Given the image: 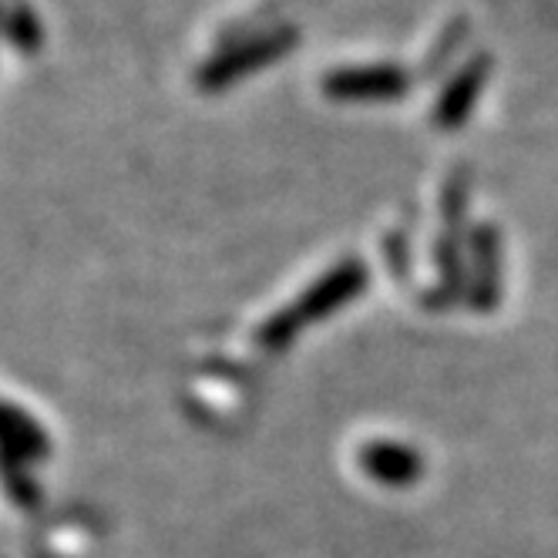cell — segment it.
<instances>
[{"mask_svg": "<svg viewBox=\"0 0 558 558\" xmlns=\"http://www.w3.org/2000/svg\"><path fill=\"white\" fill-rule=\"evenodd\" d=\"M290 48H293L290 27H269L259 34H246L243 41H239V37H226L219 54H213L203 68H198V85L203 88H226V85L239 82V77L253 74L259 64L287 54Z\"/></svg>", "mask_w": 558, "mask_h": 558, "instance_id": "1", "label": "cell"}, {"mask_svg": "<svg viewBox=\"0 0 558 558\" xmlns=\"http://www.w3.org/2000/svg\"><path fill=\"white\" fill-rule=\"evenodd\" d=\"M320 92L333 101H393L408 92V71L387 61L337 64L320 77Z\"/></svg>", "mask_w": 558, "mask_h": 558, "instance_id": "2", "label": "cell"}, {"mask_svg": "<svg viewBox=\"0 0 558 558\" xmlns=\"http://www.w3.org/2000/svg\"><path fill=\"white\" fill-rule=\"evenodd\" d=\"M488 82V58L474 54L468 61H461L454 68V74L448 77V82L441 85V95L434 98L430 105V125L434 129H445V132H454L464 125L468 111L474 108L477 101V92H482V85Z\"/></svg>", "mask_w": 558, "mask_h": 558, "instance_id": "3", "label": "cell"}, {"mask_svg": "<svg viewBox=\"0 0 558 558\" xmlns=\"http://www.w3.org/2000/svg\"><path fill=\"white\" fill-rule=\"evenodd\" d=\"M8 37H11V45L24 54L37 51V45H41V27H37L34 21V11L31 8H11L8 14Z\"/></svg>", "mask_w": 558, "mask_h": 558, "instance_id": "4", "label": "cell"}]
</instances>
